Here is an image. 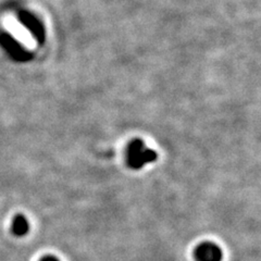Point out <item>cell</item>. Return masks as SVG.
<instances>
[{"label": "cell", "instance_id": "6da1fadb", "mask_svg": "<svg viewBox=\"0 0 261 261\" xmlns=\"http://www.w3.org/2000/svg\"><path fill=\"white\" fill-rule=\"evenodd\" d=\"M158 159L156 151L148 148L142 140L130 142L127 148V165L134 170H140Z\"/></svg>", "mask_w": 261, "mask_h": 261}, {"label": "cell", "instance_id": "7a4b0ae2", "mask_svg": "<svg viewBox=\"0 0 261 261\" xmlns=\"http://www.w3.org/2000/svg\"><path fill=\"white\" fill-rule=\"evenodd\" d=\"M195 255L197 261H221L223 257L221 248L211 242L200 244L196 249Z\"/></svg>", "mask_w": 261, "mask_h": 261}, {"label": "cell", "instance_id": "3957f363", "mask_svg": "<svg viewBox=\"0 0 261 261\" xmlns=\"http://www.w3.org/2000/svg\"><path fill=\"white\" fill-rule=\"evenodd\" d=\"M30 230L29 220L23 215L15 216L12 223V231L16 236H24Z\"/></svg>", "mask_w": 261, "mask_h": 261}, {"label": "cell", "instance_id": "277c9868", "mask_svg": "<svg viewBox=\"0 0 261 261\" xmlns=\"http://www.w3.org/2000/svg\"><path fill=\"white\" fill-rule=\"evenodd\" d=\"M40 261H59V259L54 257V256H46V257H44Z\"/></svg>", "mask_w": 261, "mask_h": 261}]
</instances>
